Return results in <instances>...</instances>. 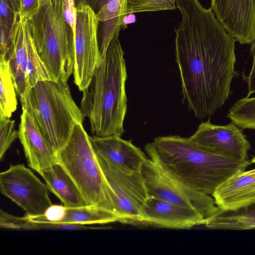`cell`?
<instances>
[{
	"label": "cell",
	"instance_id": "cell-25",
	"mask_svg": "<svg viewBox=\"0 0 255 255\" xmlns=\"http://www.w3.org/2000/svg\"><path fill=\"white\" fill-rule=\"evenodd\" d=\"M176 7L175 0H127L126 13L173 10Z\"/></svg>",
	"mask_w": 255,
	"mask_h": 255
},
{
	"label": "cell",
	"instance_id": "cell-18",
	"mask_svg": "<svg viewBox=\"0 0 255 255\" xmlns=\"http://www.w3.org/2000/svg\"><path fill=\"white\" fill-rule=\"evenodd\" d=\"M50 191L67 207L87 205L79 188L69 175L57 162L39 173Z\"/></svg>",
	"mask_w": 255,
	"mask_h": 255
},
{
	"label": "cell",
	"instance_id": "cell-20",
	"mask_svg": "<svg viewBox=\"0 0 255 255\" xmlns=\"http://www.w3.org/2000/svg\"><path fill=\"white\" fill-rule=\"evenodd\" d=\"M203 225L215 230L255 229V204L233 211H219L205 219Z\"/></svg>",
	"mask_w": 255,
	"mask_h": 255
},
{
	"label": "cell",
	"instance_id": "cell-21",
	"mask_svg": "<svg viewBox=\"0 0 255 255\" xmlns=\"http://www.w3.org/2000/svg\"><path fill=\"white\" fill-rule=\"evenodd\" d=\"M118 222L113 213L94 205L67 207L66 215L61 224L85 225L105 224Z\"/></svg>",
	"mask_w": 255,
	"mask_h": 255
},
{
	"label": "cell",
	"instance_id": "cell-9",
	"mask_svg": "<svg viewBox=\"0 0 255 255\" xmlns=\"http://www.w3.org/2000/svg\"><path fill=\"white\" fill-rule=\"evenodd\" d=\"M98 158L113 193L118 222L136 225L142 208L149 196L141 171L125 173L108 165L99 156Z\"/></svg>",
	"mask_w": 255,
	"mask_h": 255
},
{
	"label": "cell",
	"instance_id": "cell-23",
	"mask_svg": "<svg viewBox=\"0 0 255 255\" xmlns=\"http://www.w3.org/2000/svg\"><path fill=\"white\" fill-rule=\"evenodd\" d=\"M9 62H0V116L9 119L17 106Z\"/></svg>",
	"mask_w": 255,
	"mask_h": 255
},
{
	"label": "cell",
	"instance_id": "cell-6",
	"mask_svg": "<svg viewBox=\"0 0 255 255\" xmlns=\"http://www.w3.org/2000/svg\"><path fill=\"white\" fill-rule=\"evenodd\" d=\"M57 162L75 182L87 205L101 207L117 216L112 190L83 124L75 126L68 141L57 153Z\"/></svg>",
	"mask_w": 255,
	"mask_h": 255
},
{
	"label": "cell",
	"instance_id": "cell-26",
	"mask_svg": "<svg viewBox=\"0 0 255 255\" xmlns=\"http://www.w3.org/2000/svg\"><path fill=\"white\" fill-rule=\"evenodd\" d=\"M66 212L67 207L64 205L52 204L43 214L36 216L26 215L23 217L30 222L36 223L61 224Z\"/></svg>",
	"mask_w": 255,
	"mask_h": 255
},
{
	"label": "cell",
	"instance_id": "cell-8",
	"mask_svg": "<svg viewBox=\"0 0 255 255\" xmlns=\"http://www.w3.org/2000/svg\"><path fill=\"white\" fill-rule=\"evenodd\" d=\"M28 22L15 14L9 33L12 52L9 66L19 98L38 82L52 80L38 54Z\"/></svg>",
	"mask_w": 255,
	"mask_h": 255
},
{
	"label": "cell",
	"instance_id": "cell-7",
	"mask_svg": "<svg viewBox=\"0 0 255 255\" xmlns=\"http://www.w3.org/2000/svg\"><path fill=\"white\" fill-rule=\"evenodd\" d=\"M141 172L149 196L196 211L204 219L220 210L212 196L188 187L153 160L147 158Z\"/></svg>",
	"mask_w": 255,
	"mask_h": 255
},
{
	"label": "cell",
	"instance_id": "cell-11",
	"mask_svg": "<svg viewBox=\"0 0 255 255\" xmlns=\"http://www.w3.org/2000/svg\"><path fill=\"white\" fill-rule=\"evenodd\" d=\"M76 9L73 75L75 84L83 91L101 59L97 36L100 21L97 14L88 4Z\"/></svg>",
	"mask_w": 255,
	"mask_h": 255
},
{
	"label": "cell",
	"instance_id": "cell-28",
	"mask_svg": "<svg viewBox=\"0 0 255 255\" xmlns=\"http://www.w3.org/2000/svg\"><path fill=\"white\" fill-rule=\"evenodd\" d=\"M63 11L67 23L72 30L74 41L77 20V9L74 0H63Z\"/></svg>",
	"mask_w": 255,
	"mask_h": 255
},
{
	"label": "cell",
	"instance_id": "cell-30",
	"mask_svg": "<svg viewBox=\"0 0 255 255\" xmlns=\"http://www.w3.org/2000/svg\"><path fill=\"white\" fill-rule=\"evenodd\" d=\"M14 14L8 6L2 0H0V26L10 30Z\"/></svg>",
	"mask_w": 255,
	"mask_h": 255
},
{
	"label": "cell",
	"instance_id": "cell-15",
	"mask_svg": "<svg viewBox=\"0 0 255 255\" xmlns=\"http://www.w3.org/2000/svg\"><path fill=\"white\" fill-rule=\"evenodd\" d=\"M90 140L97 155L108 165L125 173L140 172L147 159L145 153L131 140L121 136L93 135Z\"/></svg>",
	"mask_w": 255,
	"mask_h": 255
},
{
	"label": "cell",
	"instance_id": "cell-31",
	"mask_svg": "<svg viewBox=\"0 0 255 255\" xmlns=\"http://www.w3.org/2000/svg\"><path fill=\"white\" fill-rule=\"evenodd\" d=\"M251 54L253 57L252 68L248 76L247 77L248 84V95L250 97L255 93V41L252 43L250 48Z\"/></svg>",
	"mask_w": 255,
	"mask_h": 255
},
{
	"label": "cell",
	"instance_id": "cell-5",
	"mask_svg": "<svg viewBox=\"0 0 255 255\" xmlns=\"http://www.w3.org/2000/svg\"><path fill=\"white\" fill-rule=\"evenodd\" d=\"M38 54L52 80L65 83L73 73V34L63 11V0L46 3L28 21Z\"/></svg>",
	"mask_w": 255,
	"mask_h": 255
},
{
	"label": "cell",
	"instance_id": "cell-35",
	"mask_svg": "<svg viewBox=\"0 0 255 255\" xmlns=\"http://www.w3.org/2000/svg\"><path fill=\"white\" fill-rule=\"evenodd\" d=\"M251 163H255V156L252 159Z\"/></svg>",
	"mask_w": 255,
	"mask_h": 255
},
{
	"label": "cell",
	"instance_id": "cell-19",
	"mask_svg": "<svg viewBox=\"0 0 255 255\" xmlns=\"http://www.w3.org/2000/svg\"><path fill=\"white\" fill-rule=\"evenodd\" d=\"M127 0H101L96 13L103 22L102 42L100 47L101 58L105 55L111 40L119 36L126 16Z\"/></svg>",
	"mask_w": 255,
	"mask_h": 255
},
{
	"label": "cell",
	"instance_id": "cell-17",
	"mask_svg": "<svg viewBox=\"0 0 255 255\" xmlns=\"http://www.w3.org/2000/svg\"><path fill=\"white\" fill-rule=\"evenodd\" d=\"M212 196L220 210L233 211L255 204V168L234 174Z\"/></svg>",
	"mask_w": 255,
	"mask_h": 255
},
{
	"label": "cell",
	"instance_id": "cell-2",
	"mask_svg": "<svg viewBox=\"0 0 255 255\" xmlns=\"http://www.w3.org/2000/svg\"><path fill=\"white\" fill-rule=\"evenodd\" d=\"M149 158L165 168L184 184L212 196L230 177L245 170L249 160H241L206 150L189 138L158 136L145 146Z\"/></svg>",
	"mask_w": 255,
	"mask_h": 255
},
{
	"label": "cell",
	"instance_id": "cell-10",
	"mask_svg": "<svg viewBox=\"0 0 255 255\" xmlns=\"http://www.w3.org/2000/svg\"><path fill=\"white\" fill-rule=\"evenodd\" d=\"M1 194L20 207L26 215L43 214L52 204L49 190L23 164L10 165L0 173Z\"/></svg>",
	"mask_w": 255,
	"mask_h": 255
},
{
	"label": "cell",
	"instance_id": "cell-34",
	"mask_svg": "<svg viewBox=\"0 0 255 255\" xmlns=\"http://www.w3.org/2000/svg\"><path fill=\"white\" fill-rule=\"evenodd\" d=\"M40 7L46 3L55 2L59 0H38Z\"/></svg>",
	"mask_w": 255,
	"mask_h": 255
},
{
	"label": "cell",
	"instance_id": "cell-27",
	"mask_svg": "<svg viewBox=\"0 0 255 255\" xmlns=\"http://www.w3.org/2000/svg\"><path fill=\"white\" fill-rule=\"evenodd\" d=\"M18 132L14 129V121L0 116V159L4 155L15 139Z\"/></svg>",
	"mask_w": 255,
	"mask_h": 255
},
{
	"label": "cell",
	"instance_id": "cell-16",
	"mask_svg": "<svg viewBox=\"0 0 255 255\" xmlns=\"http://www.w3.org/2000/svg\"><path fill=\"white\" fill-rule=\"evenodd\" d=\"M18 132L28 166L31 168L39 173L57 162L56 152L25 109H22Z\"/></svg>",
	"mask_w": 255,
	"mask_h": 255
},
{
	"label": "cell",
	"instance_id": "cell-12",
	"mask_svg": "<svg viewBox=\"0 0 255 255\" xmlns=\"http://www.w3.org/2000/svg\"><path fill=\"white\" fill-rule=\"evenodd\" d=\"M241 129L232 122L226 125H216L209 120L200 124L195 132L189 138L209 151L247 160L251 145Z\"/></svg>",
	"mask_w": 255,
	"mask_h": 255
},
{
	"label": "cell",
	"instance_id": "cell-32",
	"mask_svg": "<svg viewBox=\"0 0 255 255\" xmlns=\"http://www.w3.org/2000/svg\"><path fill=\"white\" fill-rule=\"evenodd\" d=\"M13 11L19 14L20 8V0H2Z\"/></svg>",
	"mask_w": 255,
	"mask_h": 255
},
{
	"label": "cell",
	"instance_id": "cell-33",
	"mask_svg": "<svg viewBox=\"0 0 255 255\" xmlns=\"http://www.w3.org/2000/svg\"><path fill=\"white\" fill-rule=\"evenodd\" d=\"M76 8H79L84 5L88 4L87 0H74Z\"/></svg>",
	"mask_w": 255,
	"mask_h": 255
},
{
	"label": "cell",
	"instance_id": "cell-24",
	"mask_svg": "<svg viewBox=\"0 0 255 255\" xmlns=\"http://www.w3.org/2000/svg\"><path fill=\"white\" fill-rule=\"evenodd\" d=\"M227 117L242 129L255 130V97L246 96L238 100Z\"/></svg>",
	"mask_w": 255,
	"mask_h": 255
},
{
	"label": "cell",
	"instance_id": "cell-1",
	"mask_svg": "<svg viewBox=\"0 0 255 255\" xmlns=\"http://www.w3.org/2000/svg\"><path fill=\"white\" fill-rule=\"evenodd\" d=\"M181 21L176 29L175 59L182 94L195 116L203 119L222 107L231 94L236 39L212 8L198 0H175Z\"/></svg>",
	"mask_w": 255,
	"mask_h": 255
},
{
	"label": "cell",
	"instance_id": "cell-4",
	"mask_svg": "<svg viewBox=\"0 0 255 255\" xmlns=\"http://www.w3.org/2000/svg\"><path fill=\"white\" fill-rule=\"evenodd\" d=\"M19 99L22 109L31 116L57 154L68 141L75 126L84 122L67 83L40 81Z\"/></svg>",
	"mask_w": 255,
	"mask_h": 255
},
{
	"label": "cell",
	"instance_id": "cell-22",
	"mask_svg": "<svg viewBox=\"0 0 255 255\" xmlns=\"http://www.w3.org/2000/svg\"><path fill=\"white\" fill-rule=\"evenodd\" d=\"M0 227L1 228L19 230H87L100 229L85 225L67 224H46L36 223L26 220L23 217H18L10 215L2 210L0 212Z\"/></svg>",
	"mask_w": 255,
	"mask_h": 255
},
{
	"label": "cell",
	"instance_id": "cell-29",
	"mask_svg": "<svg viewBox=\"0 0 255 255\" xmlns=\"http://www.w3.org/2000/svg\"><path fill=\"white\" fill-rule=\"evenodd\" d=\"M38 0H20V17L29 21L39 10Z\"/></svg>",
	"mask_w": 255,
	"mask_h": 255
},
{
	"label": "cell",
	"instance_id": "cell-13",
	"mask_svg": "<svg viewBox=\"0 0 255 255\" xmlns=\"http://www.w3.org/2000/svg\"><path fill=\"white\" fill-rule=\"evenodd\" d=\"M211 8L236 41L242 44L255 41V0H211Z\"/></svg>",
	"mask_w": 255,
	"mask_h": 255
},
{
	"label": "cell",
	"instance_id": "cell-14",
	"mask_svg": "<svg viewBox=\"0 0 255 255\" xmlns=\"http://www.w3.org/2000/svg\"><path fill=\"white\" fill-rule=\"evenodd\" d=\"M204 217L196 211L149 196L136 225L184 229L203 225Z\"/></svg>",
	"mask_w": 255,
	"mask_h": 255
},
{
	"label": "cell",
	"instance_id": "cell-3",
	"mask_svg": "<svg viewBox=\"0 0 255 255\" xmlns=\"http://www.w3.org/2000/svg\"><path fill=\"white\" fill-rule=\"evenodd\" d=\"M127 72L124 51L119 36L110 42L83 91L80 109L90 121L93 134L122 136L127 111Z\"/></svg>",
	"mask_w": 255,
	"mask_h": 255
}]
</instances>
